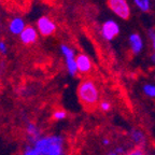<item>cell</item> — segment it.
Here are the masks:
<instances>
[{"instance_id":"cell-12","label":"cell","mask_w":155,"mask_h":155,"mask_svg":"<svg viewBox=\"0 0 155 155\" xmlns=\"http://www.w3.org/2000/svg\"><path fill=\"white\" fill-rule=\"evenodd\" d=\"M130 138L134 141V143L138 145V148L142 149L144 147L145 142H147V138H145V135L143 134L142 130L140 129H131L130 131Z\"/></svg>"},{"instance_id":"cell-13","label":"cell","mask_w":155,"mask_h":155,"mask_svg":"<svg viewBox=\"0 0 155 155\" xmlns=\"http://www.w3.org/2000/svg\"><path fill=\"white\" fill-rule=\"evenodd\" d=\"M134 3L142 12H149L151 9V0H134Z\"/></svg>"},{"instance_id":"cell-9","label":"cell","mask_w":155,"mask_h":155,"mask_svg":"<svg viewBox=\"0 0 155 155\" xmlns=\"http://www.w3.org/2000/svg\"><path fill=\"white\" fill-rule=\"evenodd\" d=\"M38 31L34 26H26L19 35V39L23 44L29 45V44H34L38 40Z\"/></svg>"},{"instance_id":"cell-18","label":"cell","mask_w":155,"mask_h":155,"mask_svg":"<svg viewBox=\"0 0 155 155\" xmlns=\"http://www.w3.org/2000/svg\"><path fill=\"white\" fill-rule=\"evenodd\" d=\"M126 155H145L143 149L141 148H136L134 150H131L130 152H128Z\"/></svg>"},{"instance_id":"cell-20","label":"cell","mask_w":155,"mask_h":155,"mask_svg":"<svg viewBox=\"0 0 155 155\" xmlns=\"http://www.w3.org/2000/svg\"><path fill=\"white\" fill-rule=\"evenodd\" d=\"M150 38L152 40V45H153V50H154V53H155V30L151 29L150 31Z\"/></svg>"},{"instance_id":"cell-23","label":"cell","mask_w":155,"mask_h":155,"mask_svg":"<svg viewBox=\"0 0 155 155\" xmlns=\"http://www.w3.org/2000/svg\"><path fill=\"white\" fill-rule=\"evenodd\" d=\"M151 61H152L153 63L155 64V53H153V54H152V56H151Z\"/></svg>"},{"instance_id":"cell-14","label":"cell","mask_w":155,"mask_h":155,"mask_svg":"<svg viewBox=\"0 0 155 155\" xmlns=\"http://www.w3.org/2000/svg\"><path fill=\"white\" fill-rule=\"evenodd\" d=\"M68 116V113L66 110L64 109H57L55 110V111L53 112V114H52V119L54 120V121H64V120L67 119Z\"/></svg>"},{"instance_id":"cell-7","label":"cell","mask_w":155,"mask_h":155,"mask_svg":"<svg viewBox=\"0 0 155 155\" xmlns=\"http://www.w3.org/2000/svg\"><path fill=\"white\" fill-rule=\"evenodd\" d=\"M25 131H26L27 140H28L29 144H31V145L42 136V131H41V129H40V127L32 121H28L26 123Z\"/></svg>"},{"instance_id":"cell-2","label":"cell","mask_w":155,"mask_h":155,"mask_svg":"<svg viewBox=\"0 0 155 155\" xmlns=\"http://www.w3.org/2000/svg\"><path fill=\"white\" fill-rule=\"evenodd\" d=\"M78 97L79 100L86 109H93L98 104L100 95L98 87L94 81L85 79L81 81L78 86Z\"/></svg>"},{"instance_id":"cell-15","label":"cell","mask_w":155,"mask_h":155,"mask_svg":"<svg viewBox=\"0 0 155 155\" xmlns=\"http://www.w3.org/2000/svg\"><path fill=\"white\" fill-rule=\"evenodd\" d=\"M143 92H144V94L147 95V96L154 98L155 97V85L145 84L144 86H143Z\"/></svg>"},{"instance_id":"cell-17","label":"cell","mask_w":155,"mask_h":155,"mask_svg":"<svg viewBox=\"0 0 155 155\" xmlns=\"http://www.w3.org/2000/svg\"><path fill=\"white\" fill-rule=\"evenodd\" d=\"M99 108L101 109V111L108 112V111H110V109H111V104H110L108 100H102V101L99 104Z\"/></svg>"},{"instance_id":"cell-5","label":"cell","mask_w":155,"mask_h":155,"mask_svg":"<svg viewBox=\"0 0 155 155\" xmlns=\"http://www.w3.org/2000/svg\"><path fill=\"white\" fill-rule=\"evenodd\" d=\"M57 26L56 23L48 16L44 15L37 21V31L43 37H48L55 34Z\"/></svg>"},{"instance_id":"cell-10","label":"cell","mask_w":155,"mask_h":155,"mask_svg":"<svg viewBox=\"0 0 155 155\" xmlns=\"http://www.w3.org/2000/svg\"><path fill=\"white\" fill-rule=\"evenodd\" d=\"M26 27V24H25V21L22 18V17H14L10 21L9 23V31L11 32L14 36H19L21 32L24 30V28Z\"/></svg>"},{"instance_id":"cell-4","label":"cell","mask_w":155,"mask_h":155,"mask_svg":"<svg viewBox=\"0 0 155 155\" xmlns=\"http://www.w3.org/2000/svg\"><path fill=\"white\" fill-rule=\"evenodd\" d=\"M108 5L112 12L122 19H128L130 16V7L127 0H108Z\"/></svg>"},{"instance_id":"cell-24","label":"cell","mask_w":155,"mask_h":155,"mask_svg":"<svg viewBox=\"0 0 155 155\" xmlns=\"http://www.w3.org/2000/svg\"><path fill=\"white\" fill-rule=\"evenodd\" d=\"M109 155H116V154H115V153H114V152H112V153H110Z\"/></svg>"},{"instance_id":"cell-3","label":"cell","mask_w":155,"mask_h":155,"mask_svg":"<svg viewBox=\"0 0 155 155\" xmlns=\"http://www.w3.org/2000/svg\"><path fill=\"white\" fill-rule=\"evenodd\" d=\"M61 51L63 54L64 58H65V64L66 68H67L68 73L71 77H75L78 73L77 69V64H75V53L74 50L71 48L67 44H61Z\"/></svg>"},{"instance_id":"cell-22","label":"cell","mask_w":155,"mask_h":155,"mask_svg":"<svg viewBox=\"0 0 155 155\" xmlns=\"http://www.w3.org/2000/svg\"><path fill=\"white\" fill-rule=\"evenodd\" d=\"M102 143H104V145H109L110 144V140H109V139L104 138V140H102Z\"/></svg>"},{"instance_id":"cell-19","label":"cell","mask_w":155,"mask_h":155,"mask_svg":"<svg viewBox=\"0 0 155 155\" xmlns=\"http://www.w3.org/2000/svg\"><path fill=\"white\" fill-rule=\"evenodd\" d=\"M8 52V45L7 43H5V41H3V40H1L0 41V53L3 54V55H5Z\"/></svg>"},{"instance_id":"cell-11","label":"cell","mask_w":155,"mask_h":155,"mask_svg":"<svg viewBox=\"0 0 155 155\" xmlns=\"http://www.w3.org/2000/svg\"><path fill=\"white\" fill-rule=\"evenodd\" d=\"M129 45L134 54H139L143 48V40L137 32H134L129 36Z\"/></svg>"},{"instance_id":"cell-1","label":"cell","mask_w":155,"mask_h":155,"mask_svg":"<svg viewBox=\"0 0 155 155\" xmlns=\"http://www.w3.org/2000/svg\"><path fill=\"white\" fill-rule=\"evenodd\" d=\"M65 139L61 135H42L32 144L39 155H65Z\"/></svg>"},{"instance_id":"cell-16","label":"cell","mask_w":155,"mask_h":155,"mask_svg":"<svg viewBox=\"0 0 155 155\" xmlns=\"http://www.w3.org/2000/svg\"><path fill=\"white\" fill-rule=\"evenodd\" d=\"M22 155H39V154L36 151V149H35L31 144H27L26 147H25L24 151H23Z\"/></svg>"},{"instance_id":"cell-6","label":"cell","mask_w":155,"mask_h":155,"mask_svg":"<svg viewBox=\"0 0 155 155\" xmlns=\"http://www.w3.org/2000/svg\"><path fill=\"white\" fill-rule=\"evenodd\" d=\"M100 32H101L102 38L108 41H111L120 34V26L113 19H108L101 25Z\"/></svg>"},{"instance_id":"cell-21","label":"cell","mask_w":155,"mask_h":155,"mask_svg":"<svg viewBox=\"0 0 155 155\" xmlns=\"http://www.w3.org/2000/svg\"><path fill=\"white\" fill-rule=\"evenodd\" d=\"M114 153H115L116 155H123L124 153H125V150H124L123 148H116Z\"/></svg>"},{"instance_id":"cell-8","label":"cell","mask_w":155,"mask_h":155,"mask_svg":"<svg viewBox=\"0 0 155 155\" xmlns=\"http://www.w3.org/2000/svg\"><path fill=\"white\" fill-rule=\"evenodd\" d=\"M75 64H77L78 72L82 73V74L90 73L93 68V64L92 61L90 59V57L82 53L75 56Z\"/></svg>"}]
</instances>
